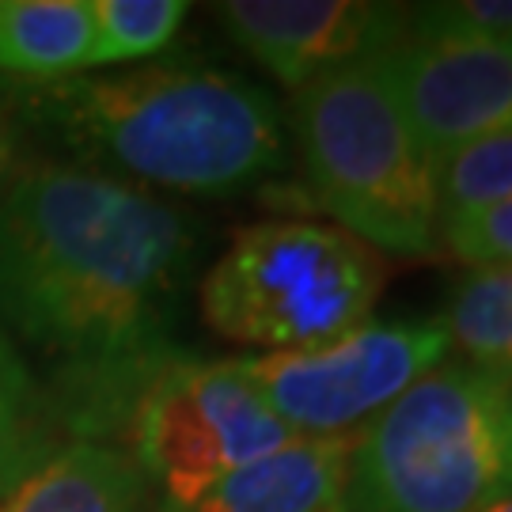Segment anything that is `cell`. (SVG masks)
<instances>
[{
	"instance_id": "obj_1",
	"label": "cell",
	"mask_w": 512,
	"mask_h": 512,
	"mask_svg": "<svg viewBox=\"0 0 512 512\" xmlns=\"http://www.w3.org/2000/svg\"><path fill=\"white\" fill-rule=\"evenodd\" d=\"M198 220L88 164L23 160L0 186V323L65 361L61 425L118 429L171 353Z\"/></svg>"
},
{
	"instance_id": "obj_2",
	"label": "cell",
	"mask_w": 512,
	"mask_h": 512,
	"mask_svg": "<svg viewBox=\"0 0 512 512\" xmlns=\"http://www.w3.org/2000/svg\"><path fill=\"white\" fill-rule=\"evenodd\" d=\"M23 110L118 179L228 198L285 167L289 145L266 88L213 65H141L31 88Z\"/></svg>"
},
{
	"instance_id": "obj_3",
	"label": "cell",
	"mask_w": 512,
	"mask_h": 512,
	"mask_svg": "<svg viewBox=\"0 0 512 512\" xmlns=\"http://www.w3.org/2000/svg\"><path fill=\"white\" fill-rule=\"evenodd\" d=\"M293 133L311 194L342 232L403 258L437 251L433 160L399 107L384 54L293 92Z\"/></svg>"
},
{
	"instance_id": "obj_4",
	"label": "cell",
	"mask_w": 512,
	"mask_h": 512,
	"mask_svg": "<svg viewBox=\"0 0 512 512\" xmlns=\"http://www.w3.org/2000/svg\"><path fill=\"white\" fill-rule=\"evenodd\" d=\"M505 490V368L440 361L361 429L346 512H482Z\"/></svg>"
},
{
	"instance_id": "obj_5",
	"label": "cell",
	"mask_w": 512,
	"mask_h": 512,
	"mask_svg": "<svg viewBox=\"0 0 512 512\" xmlns=\"http://www.w3.org/2000/svg\"><path fill=\"white\" fill-rule=\"evenodd\" d=\"M384 277V258L342 228L266 220L236 232L205 274L202 319L236 346L296 353L361 327Z\"/></svg>"
},
{
	"instance_id": "obj_6",
	"label": "cell",
	"mask_w": 512,
	"mask_h": 512,
	"mask_svg": "<svg viewBox=\"0 0 512 512\" xmlns=\"http://www.w3.org/2000/svg\"><path fill=\"white\" fill-rule=\"evenodd\" d=\"M129 452L164 509H190L220 478L296 437L232 361L171 357L129 410Z\"/></svg>"
},
{
	"instance_id": "obj_7",
	"label": "cell",
	"mask_w": 512,
	"mask_h": 512,
	"mask_svg": "<svg viewBox=\"0 0 512 512\" xmlns=\"http://www.w3.org/2000/svg\"><path fill=\"white\" fill-rule=\"evenodd\" d=\"M440 319L361 323L323 346L239 357L262 399L296 437H342L365 429L410 384L448 357Z\"/></svg>"
},
{
	"instance_id": "obj_8",
	"label": "cell",
	"mask_w": 512,
	"mask_h": 512,
	"mask_svg": "<svg viewBox=\"0 0 512 512\" xmlns=\"http://www.w3.org/2000/svg\"><path fill=\"white\" fill-rule=\"evenodd\" d=\"M384 65L433 164L467 141L512 129V54L505 42L406 35L384 54Z\"/></svg>"
},
{
	"instance_id": "obj_9",
	"label": "cell",
	"mask_w": 512,
	"mask_h": 512,
	"mask_svg": "<svg viewBox=\"0 0 512 512\" xmlns=\"http://www.w3.org/2000/svg\"><path fill=\"white\" fill-rule=\"evenodd\" d=\"M217 19L266 73L300 92L319 76L399 46L410 8L368 0H228Z\"/></svg>"
},
{
	"instance_id": "obj_10",
	"label": "cell",
	"mask_w": 512,
	"mask_h": 512,
	"mask_svg": "<svg viewBox=\"0 0 512 512\" xmlns=\"http://www.w3.org/2000/svg\"><path fill=\"white\" fill-rule=\"evenodd\" d=\"M357 444L361 429L342 437H293L285 448L220 478L183 512H346Z\"/></svg>"
},
{
	"instance_id": "obj_11",
	"label": "cell",
	"mask_w": 512,
	"mask_h": 512,
	"mask_svg": "<svg viewBox=\"0 0 512 512\" xmlns=\"http://www.w3.org/2000/svg\"><path fill=\"white\" fill-rule=\"evenodd\" d=\"M0 512H160L129 448L76 437L0 497Z\"/></svg>"
},
{
	"instance_id": "obj_12",
	"label": "cell",
	"mask_w": 512,
	"mask_h": 512,
	"mask_svg": "<svg viewBox=\"0 0 512 512\" xmlns=\"http://www.w3.org/2000/svg\"><path fill=\"white\" fill-rule=\"evenodd\" d=\"M92 0H0V76L50 88L92 65Z\"/></svg>"
},
{
	"instance_id": "obj_13",
	"label": "cell",
	"mask_w": 512,
	"mask_h": 512,
	"mask_svg": "<svg viewBox=\"0 0 512 512\" xmlns=\"http://www.w3.org/2000/svg\"><path fill=\"white\" fill-rule=\"evenodd\" d=\"M61 418L12 342L0 334V497L54 456Z\"/></svg>"
},
{
	"instance_id": "obj_14",
	"label": "cell",
	"mask_w": 512,
	"mask_h": 512,
	"mask_svg": "<svg viewBox=\"0 0 512 512\" xmlns=\"http://www.w3.org/2000/svg\"><path fill=\"white\" fill-rule=\"evenodd\" d=\"M444 330L463 361L490 368L512 365V266L471 270L456 281L444 308Z\"/></svg>"
},
{
	"instance_id": "obj_15",
	"label": "cell",
	"mask_w": 512,
	"mask_h": 512,
	"mask_svg": "<svg viewBox=\"0 0 512 512\" xmlns=\"http://www.w3.org/2000/svg\"><path fill=\"white\" fill-rule=\"evenodd\" d=\"M186 12L183 0H92L95 50L88 69L129 65L167 50Z\"/></svg>"
},
{
	"instance_id": "obj_16",
	"label": "cell",
	"mask_w": 512,
	"mask_h": 512,
	"mask_svg": "<svg viewBox=\"0 0 512 512\" xmlns=\"http://www.w3.org/2000/svg\"><path fill=\"white\" fill-rule=\"evenodd\" d=\"M440 217L512 198V129L452 148L433 164Z\"/></svg>"
},
{
	"instance_id": "obj_17",
	"label": "cell",
	"mask_w": 512,
	"mask_h": 512,
	"mask_svg": "<svg viewBox=\"0 0 512 512\" xmlns=\"http://www.w3.org/2000/svg\"><path fill=\"white\" fill-rule=\"evenodd\" d=\"M440 243L467 266H512V198L440 217Z\"/></svg>"
},
{
	"instance_id": "obj_18",
	"label": "cell",
	"mask_w": 512,
	"mask_h": 512,
	"mask_svg": "<svg viewBox=\"0 0 512 512\" xmlns=\"http://www.w3.org/2000/svg\"><path fill=\"white\" fill-rule=\"evenodd\" d=\"M406 35L421 38H486L505 42L512 35V0H448L410 8Z\"/></svg>"
},
{
	"instance_id": "obj_19",
	"label": "cell",
	"mask_w": 512,
	"mask_h": 512,
	"mask_svg": "<svg viewBox=\"0 0 512 512\" xmlns=\"http://www.w3.org/2000/svg\"><path fill=\"white\" fill-rule=\"evenodd\" d=\"M12 133H8V122H4V110H0V186L8 179V171H12Z\"/></svg>"
},
{
	"instance_id": "obj_20",
	"label": "cell",
	"mask_w": 512,
	"mask_h": 512,
	"mask_svg": "<svg viewBox=\"0 0 512 512\" xmlns=\"http://www.w3.org/2000/svg\"><path fill=\"white\" fill-rule=\"evenodd\" d=\"M482 512H512V490H505L501 497H494Z\"/></svg>"
},
{
	"instance_id": "obj_21",
	"label": "cell",
	"mask_w": 512,
	"mask_h": 512,
	"mask_svg": "<svg viewBox=\"0 0 512 512\" xmlns=\"http://www.w3.org/2000/svg\"><path fill=\"white\" fill-rule=\"evenodd\" d=\"M505 399H509V418H512V365L505 368Z\"/></svg>"
},
{
	"instance_id": "obj_22",
	"label": "cell",
	"mask_w": 512,
	"mask_h": 512,
	"mask_svg": "<svg viewBox=\"0 0 512 512\" xmlns=\"http://www.w3.org/2000/svg\"><path fill=\"white\" fill-rule=\"evenodd\" d=\"M505 50H509V54H512V35H509V38H505Z\"/></svg>"
},
{
	"instance_id": "obj_23",
	"label": "cell",
	"mask_w": 512,
	"mask_h": 512,
	"mask_svg": "<svg viewBox=\"0 0 512 512\" xmlns=\"http://www.w3.org/2000/svg\"><path fill=\"white\" fill-rule=\"evenodd\" d=\"M160 512H167V509H164V505H160Z\"/></svg>"
}]
</instances>
